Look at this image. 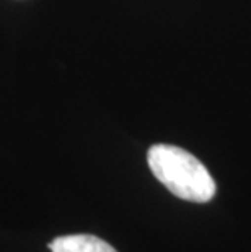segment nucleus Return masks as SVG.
<instances>
[{"instance_id":"obj_1","label":"nucleus","mask_w":251,"mask_h":252,"mask_svg":"<svg viewBox=\"0 0 251 252\" xmlns=\"http://www.w3.org/2000/svg\"><path fill=\"white\" fill-rule=\"evenodd\" d=\"M148 166L173 195L204 203L215 194V182L194 155L175 145H153L147 155Z\"/></svg>"},{"instance_id":"obj_2","label":"nucleus","mask_w":251,"mask_h":252,"mask_svg":"<svg viewBox=\"0 0 251 252\" xmlns=\"http://www.w3.org/2000/svg\"><path fill=\"white\" fill-rule=\"evenodd\" d=\"M52 252H117L113 246L93 234L61 236L49 244Z\"/></svg>"}]
</instances>
